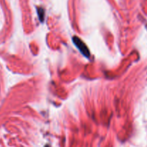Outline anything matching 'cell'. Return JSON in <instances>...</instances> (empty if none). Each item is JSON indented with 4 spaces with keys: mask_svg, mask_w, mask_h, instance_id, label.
Here are the masks:
<instances>
[{
    "mask_svg": "<svg viewBox=\"0 0 147 147\" xmlns=\"http://www.w3.org/2000/svg\"><path fill=\"white\" fill-rule=\"evenodd\" d=\"M73 42H74V44L76 45V47H78V49L79 50V51L86 57H89L90 55V51H89L88 48L86 46V45L81 40V39H80L79 37H73Z\"/></svg>",
    "mask_w": 147,
    "mask_h": 147,
    "instance_id": "1",
    "label": "cell"
}]
</instances>
